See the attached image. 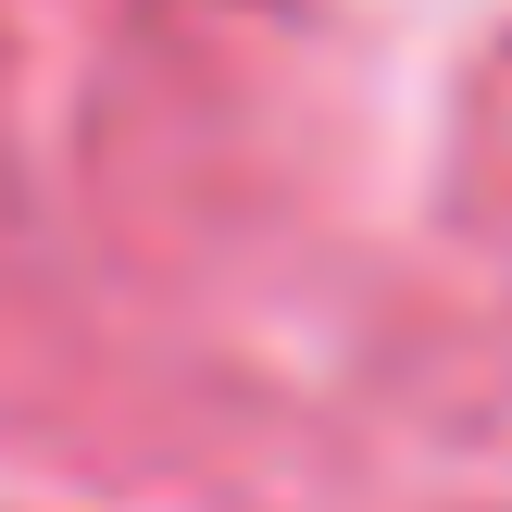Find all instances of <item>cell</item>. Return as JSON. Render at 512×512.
Returning <instances> with one entry per match:
<instances>
[]
</instances>
